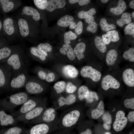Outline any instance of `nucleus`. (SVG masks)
I'll list each match as a JSON object with an SVG mask.
<instances>
[{
    "mask_svg": "<svg viewBox=\"0 0 134 134\" xmlns=\"http://www.w3.org/2000/svg\"><path fill=\"white\" fill-rule=\"evenodd\" d=\"M123 81L127 86H134V71L131 68H128L123 71L122 74Z\"/></svg>",
    "mask_w": 134,
    "mask_h": 134,
    "instance_id": "f3484780",
    "label": "nucleus"
},
{
    "mask_svg": "<svg viewBox=\"0 0 134 134\" xmlns=\"http://www.w3.org/2000/svg\"><path fill=\"white\" fill-rule=\"evenodd\" d=\"M29 77L26 71L13 76L10 83L11 88L18 89L24 87Z\"/></svg>",
    "mask_w": 134,
    "mask_h": 134,
    "instance_id": "9b49d317",
    "label": "nucleus"
},
{
    "mask_svg": "<svg viewBox=\"0 0 134 134\" xmlns=\"http://www.w3.org/2000/svg\"><path fill=\"white\" fill-rule=\"evenodd\" d=\"M79 0H68V1L70 3L73 4L78 2Z\"/></svg>",
    "mask_w": 134,
    "mask_h": 134,
    "instance_id": "680f3d73",
    "label": "nucleus"
},
{
    "mask_svg": "<svg viewBox=\"0 0 134 134\" xmlns=\"http://www.w3.org/2000/svg\"><path fill=\"white\" fill-rule=\"evenodd\" d=\"M15 47L6 46L0 49V61L7 59L12 53Z\"/></svg>",
    "mask_w": 134,
    "mask_h": 134,
    "instance_id": "393cba45",
    "label": "nucleus"
},
{
    "mask_svg": "<svg viewBox=\"0 0 134 134\" xmlns=\"http://www.w3.org/2000/svg\"><path fill=\"white\" fill-rule=\"evenodd\" d=\"M37 75L39 78L42 80H45L47 73L44 71L39 70L37 72Z\"/></svg>",
    "mask_w": 134,
    "mask_h": 134,
    "instance_id": "603ef678",
    "label": "nucleus"
},
{
    "mask_svg": "<svg viewBox=\"0 0 134 134\" xmlns=\"http://www.w3.org/2000/svg\"><path fill=\"white\" fill-rule=\"evenodd\" d=\"M63 48L65 49L67 56L70 60L73 61L75 58L74 49L71 46L68 44H65L63 45Z\"/></svg>",
    "mask_w": 134,
    "mask_h": 134,
    "instance_id": "f704fd0d",
    "label": "nucleus"
},
{
    "mask_svg": "<svg viewBox=\"0 0 134 134\" xmlns=\"http://www.w3.org/2000/svg\"><path fill=\"white\" fill-rule=\"evenodd\" d=\"M3 10L7 13L13 10L16 7V3L15 1L9 0H0Z\"/></svg>",
    "mask_w": 134,
    "mask_h": 134,
    "instance_id": "412c9836",
    "label": "nucleus"
},
{
    "mask_svg": "<svg viewBox=\"0 0 134 134\" xmlns=\"http://www.w3.org/2000/svg\"><path fill=\"white\" fill-rule=\"evenodd\" d=\"M35 5L38 8L41 10H44L46 7L47 0H33Z\"/></svg>",
    "mask_w": 134,
    "mask_h": 134,
    "instance_id": "79ce46f5",
    "label": "nucleus"
},
{
    "mask_svg": "<svg viewBox=\"0 0 134 134\" xmlns=\"http://www.w3.org/2000/svg\"><path fill=\"white\" fill-rule=\"evenodd\" d=\"M101 1L103 3H106L108 1V0H101Z\"/></svg>",
    "mask_w": 134,
    "mask_h": 134,
    "instance_id": "e2e57ef3",
    "label": "nucleus"
},
{
    "mask_svg": "<svg viewBox=\"0 0 134 134\" xmlns=\"http://www.w3.org/2000/svg\"><path fill=\"white\" fill-rule=\"evenodd\" d=\"M85 21L88 24L87 30L92 33H96L97 30L98 25L94 20V17L93 16H90L85 19Z\"/></svg>",
    "mask_w": 134,
    "mask_h": 134,
    "instance_id": "cd10ccee",
    "label": "nucleus"
},
{
    "mask_svg": "<svg viewBox=\"0 0 134 134\" xmlns=\"http://www.w3.org/2000/svg\"><path fill=\"white\" fill-rule=\"evenodd\" d=\"M22 14L25 17H28L34 20L39 21L40 19V13L35 9L31 6H25L23 7L22 10Z\"/></svg>",
    "mask_w": 134,
    "mask_h": 134,
    "instance_id": "dca6fc26",
    "label": "nucleus"
},
{
    "mask_svg": "<svg viewBox=\"0 0 134 134\" xmlns=\"http://www.w3.org/2000/svg\"><path fill=\"white\" fill-rule=\"evenodd\" d=\"M22 131V130L20 128L14 127L9 128L4 134H20Z\"/></svg>",
    "mask_w": 134,
    "mask_h": 134,
    "instance_id": "49530a36",
    "label": "nucleus"
},
{
    "mask_svg": "<svg viewBox=\"0 0 134 134\" xmlns=\"http://www.w3.org/2000/svg\"><path fill=\"white\" fill-rule=\"evenodd\" d=\"M3 27L5 33L11 37V39L15 36L19 32L17 23L11 17H7L5 19Z\"/></svg>",
    "mask_w": 134,
    "mask_h": 134,
    "instance_id": "6e6552de",
    "label": "nucleus"
},
{
    "mask_svg": "<svg viewBox=\"0 0 134 134\" xmlns=\"http://www.w3.org/2000/svg\"><path fill=\"white\" fill-rule=\"evenodd\" d=\"M132 19L131 14L128 12L124 13L122 14L121 18L118 19L116 22L120 27H122L125 24H128L130 23Z\"/></svg>",
    "mask_w": 134,
    "mask_h": 134,
    "instance_id": "c756f323",
    "label": "nucleus"
},
{
    "mask_svg": "<svg viewBox=\"0 0 134 134\" xmlns=\"http://www.w3.org/2000/svg\"><path fill=\"white\" fill-rule=\"evenodd\" d=\"M19 34L21 37L24 38L30 37L31 35V23L27 19L21 17L17 21Z\"/></svg>",
    "mask_w": 134,
    "mask_h": 134,
    "instance_id": "1a4fd4ad",
    "label": "nucleus"
},
{
    "mask_svg": "<svg viewBox=\"0 0 134 134\" xmlns=\"http://www.w3.org/2000/svg\"><path fill=\"white\" fill-rule=\"evenodd\" d=\"M16 120L11 115L8 114L2 110L0 111V122L2 126L12 125L15 123Z\"/></svg>",
    "mask_w": 134,
    "mask_h": 134,
    "instance_id": "6ab92c4d",
    "label": "nucleus"
},
{
    "mask_svg": "<svg viewBox=\"0 0 134 134\" xmlns=\"http://www.w3.org/2000/svg\"><path fill=\"white\" fill-rule=\"evenodd\" d=\"M94 40L95 46L98 50L102 53L105 52L107 49L106 44L104 43L102 37L96 36Z\"/></svg>",
    "mask_w": 134,
    "mask_h": 134,
    "instance_id": "7c9ffc66",
    "label": "nucleus"
},
{
    "mask_svg": "<svg viewBox=\"0 0 134 134\" xmlns=\"http://www.w3.org/2000/svg\"><path fill=\"white\" fill-rule=\"evenodd\" d=\"M79 134H92V132L91 129L87 128L85 130L81 132Z\"/></svg>",
    "mask_w": 134,
    "mask_h": 134,
    "instance_id": "4d7b16f0",
    "label": "nucleus"
},
{
    "mask_svg": "<svg viewBox=\"0 0 134 134\" xmlns=\"http://www.w3.org/2000/svg\"><path fill=\"white\" fill-rule=\"evenodd\" d=\"M127 119L131 122H134V111H132L129 112L127 116Z\"/></svg>",
    "mask_w": 134,
    "mask_h": 134,
    "instance_id": "5fc2aeb1",
    "label": "nucleus"
},
{
    "mask_svg": "<svg viewBox=\"0 0 134 134\" xmlns=\"http://www.w3.org/2000/svg\"><path fill=\"white\" fill-rule=\"evenodd\" d=\"M29 97L28 94L25 92H20L11 95L8 98L9 108L11 110L18 105L23 104Z\"/></svg>",
    "mask_w": 134,
    "mask_h": 134,
    "instance_id": "0eeeda50",
    "label": "nucleus"
},
{
    "mask_svg": "<svg viewBox=\"0 0 134 134\" xmlns=\"http://www.w3.org/2000/svg\"><path fill=\"white\" fill-rule=\"evenodd\" d=\"M26 92L30 94H38L42 93L44 88L41 85L29 77L24 86Z\"/></svg>",
    "mask_w": 134,
    "mask_h": 134,
    "instance_id": "f8f14e48",
    "label": "nucleus"
},
{
    "mask_svg": "<svg viewBox=\"0 0 134 134\" xmlns=\"http://www.w3.org/2000/svg\"><path fill=\"white\" fill-rule=\"evenodd\" d=\"M6 77L2 69L0 68V87H2L5 84L6 82Z\"/></svg>",
    "mask_w": 134,
    "mask_h": 134,
    "instance_id": "09e8293b",
    "label": "nucleus"
},
{
    "mask_svg": "<svg viewBox=\"0 0 134 134\" xmlns=\"http://www.w3.org/2000/svg\"><path fill=\"white\" fill-rule=\"evenodd\" d=\"M102 38L104 43L106 44H109L111 41L109 36L106 34H103Z\"/></svg>",
    "mask_w": 134,
    "mask_h": 134,
    "instance_id": "864d4df0",
    "label": "nucleus"
},
{
    "mask_svg": "<svg viewBox=\"0 0 134 134\" xmlns=\"http://www.w3.org/2000/svg\"><path fill=\"white\" fill-rule=\"evenodd\" d=\"M124 32L125 34L126 35L129 34L131 35H134V23H131L127 25L124 29Z\"/></svg>",
    "mask_w": 134,
    "mask_h": 134,
    "instance_id": "c03bdc74",
    "label": "nucleus"
},
{
    "mask_svg": "<svg viewBox=\"0 0 134 134\" xmlns=\"http://www.w3.org/2000/svg\"><path fill=\"white\" fill-rule=\"evenodd\" d=\"M90 1L89 0H79L78 2L80 5L83 6L88 4Z\"/></svg>",
    "mask_w": 134,
    "mask_h": 134,
    "instance_id": "6e6d98bb",
    "label": "nucleus"
},
{
    "mask_svg": "<svg viewBox=\"0 0 134 134\" xmlns=\"http://www.w3.org/2000/svg\"><path fill=\"white\" fill-rule=\"evenodd\" d=\"M106 34L109 36L111 41L116 42L118 41L120 39L118 33L116 30L108 31Z\"/></svg>",
    "mask_w": 134,
    "mask_h": 134,
    "instance_id": "a19ab883",
    "label": "nucleus"
},
{
    "mask_svg": "<svg viewBox=\"0 0 134 134\" xmlns=\"http://www.w3.org/2000/svg\"><path fill=\"white\" fill-rule=\"evenodd\" d=\"M83 29V24L81 21H79L76 24V27L75 29V31L76 34H80L82 32Z\"/></svg>",
    "mask_w": 134,
    "mask_h": 134,
    "instance_id": "8fccbe9b",
    "label": "nucleus"
},
{
    "mask_svg": "<svg viewBox=\"0 0 134 134\" xmlns=\"http://www.w3.org/2000/svg\"><path fill=\"white\" fill-rule=\"evenodd\" d=\"M2 27V24L1 21L0 20V31L1 30Z\"/></svg>",
    "mask_w": 134,
    "mask_h": 134,
    "instance_id": "0e129e2a",
    "label": "nucleus"
},
{
    "mask_svg": "<svg viewBox=\"0 0 134 134\" xmlns=\"http://www.w3.org/2000/svg\"><path fill=\"white\" fill-rule=\"evenodd\" d=\"M105 134H111V133L109 132H106Z\"/></svg>",
    "mask_w": 134,
    "mask_h": 134,
    "instance_id": "338daca9",
    "label": "nucleus"
},
{
    "mask_svg": "<svg viewBox=\"0 0 134 134\" xmlns=\"http://www.w3.org/2000/svg\"><path fill=\"white\" fill-rule=\"evenodd\" d=\"M55 78V74L52 72L49 73L47 74L45 80L48 82L53 81Z\"/></svg>",
    "mask_w": 134,
    "mask_h": 134,
    "instance_id": "3c124183",
    "label": "nucleus"
},
{
    "mask_svg": "<svg viewBox=\"0 0 134 134\" xmlns=\"http://www.w3.org/2000/svg\"><path fill=\"white\" fill-rule=\"evenodd\" d=\"M77 87L70 82H68L66 85L65 91L69 94H73L76 91Z\"/></svg>",
    "mask_w": 134,
    "mask_h": 134,
    "instance_id": "37998d69",
    "label": "nucleus"
},
{
    "mask_svg": "<svg viewBox=\"0 0 134 134\" xmlns=\"http://www.w3.org/2000/svg\"><path fill=\"white\" fill-rule=\"evenodd\" d=\"M66 84L64 81H58L53 86V88L57 94L63 93L65 90Z\"/></svg>",
    "mask_w": 134,
    "mask_h": 134,
    "instance_id": "72a5a7b5",
    "label": "nucleus"
},
{
    "mask_svg": "<svg viewBox=\"0 0 134 134\" xmlns=\"http://www.w3.org/2000/svg\"><path fill=\"white\" fill-rule=\"evenodd\" d=\"M59 117L57 111L53 106L47 107L38 117L31 120L33 123H58Z\"/></svg>",
    "mask_w": 134,
    "mask_h": 134,
    "instance_id": "7ed1b4c3",
    "label": "nucleus"
},
{
    "mask_svg": "<svg viewBox=\"0 0 134 134\" xmlns=\"http://www.w3.org/2000/svg\"><path fill=\"white\" fill-rule=\"evenodd\" d=\"M129 5L131 8L134 9V0H132L130 2Z\"/></svg>",
    "mask_w": 134,
    "mask_h": 134,
    "instance_id": "bf43d9fd",
    "label": "nucleus"
},
{
    "mask_svg": "<svg viewBox=\"0 0 134 134\" xmlns=\"http://www.w3.org/2000/svg\"><path fill=\"white\" fill-rule=\"evenodd\" d=\"M64 0H50L48 1L46 9L48 11L52 12L57 8L63 7L66 4Z\"/></svg>",
    "mask_w": 134,
    "mask_h": 134,
    "instance_id": "a211bd4d",
    "label": "nucleus"
},
{
    "mask_svg": "<svg viewBox=\"0 0 134 134\" xmlns=\"http://www.w3.org/2000/svg\"><path fill=\"white\" fill-rule=\"evenodd\" d=\"M80 74L83 77L89 78L96 82L100 81L102 75L99 71L89 66L83 67L81 70Z\"/></svg>",
    "mask_w": 134,
    "mask_h": 134,
    "instance_id": "9d476101",
    "label": "nucleus"
},
{
    "mask_svg": "<svg viewBox=\"0 0 134 134\" xmlns=\"http://www.w3.org/2000/svg\"><path fill=\"white\" fill-rule=\"evenodd\" d=\"M125 115V112L122 110H119L117 112L113 126V129L116 132L122 130L127 124L128 120Z\"/></svg>",
    "mask_w": 134,
    "mask_h": 134,
    "instance_id": "2eb2a0df",
    "label": "nucleus"
},
{
    "mask_svg": "<svg viewBox=\"0 0 134 134\" xmlns=\"http://www.w3.org/2000/svg\"><path fill=\"white\" fill-rule=\"evenodd\" d=\"M31 54L37 57L42 61H45L46 56L37 48L35 47H31L30 49Z\"/></svg>",
    "mask_w": 134,
    "mask_h": 134,
    "instance_id": "473e14b6",
    "label": "nucleus"
},
{
    "mask_svg": "<svg viewBox=\"0 0 134 134\" xmlns=\"http://www.w3.org/2000/svg\"><path fill=\"white\" fill-rule=\"evenodd\" d=\"M96 12L95 9L94 8H91L87 11H82L78 14V17L81 19H86L90 16H93Z\"/></svg>",
    "mask_w": 134,
    "mask_h": 134,
    "instance_id": "c9c22d12",
    "label": "nucleus"
},
{
    "mask_svg": "<svg viewBox=\"0 0 134 134\" xmlns=\"http://www.w3.org/2000/svg\"><path fill=\"white\" fill-rule=\"evenodd\" d=\"M28 61L23 50L19 47H16L12 53L6 60L7 64L13 74V77L26 71Z\"/></svg>",
    "mask_w": 134,
    "mask_h": 134,
    "instance_id": "f257e3e1",
    "label": "nucleus"
},
{
    "mask_svg": "<svg viewBox=\"0 0 134 134\" xmlns=\"http://www.w3.org/2000/svg\"><path fill=\"white\" fill-rule=\"evenodd\" d=\"M77 100L74 94H70L66 97L59 96L53 102V107L57 111L66 109L74 105Z\"/></svg>",
    "mask_w": 134,
    "mask_h": 134,
    "instance_id": "20e7f679",
    "label": "nucleus"
},
{
    "mask_svg": "<svg viewBox=\"0 0 134 134\" xmlns=\"http://www.w3.org/2000/svg\"><path fill=\"white\" fill-rule=\"evenodd\" d=\"M60 50V52L62 54L64 55H66V52L65 49L63 48H61Z\"/></svg>",
    "mask_w": 134,
    "mask_h": 134,
    "instance_id": "052dcab7",
    "label": "nucleus"
},
{
    "mask_svg": "<svg viewBox=\"0 0 134 134\" xmlns=\"http://www.w3.org/2000/svg\"><path fill=\"white\" fill-rule=\"evenodd\" d=\"M132 16L133 18H134V12L133 11L132 13Z\"/></svg>",
    "mask_w": 134,
    "mask_h": 134,
    "instance_id": "69168bd1",
    "label": "nucleus"
},
{
    "mask_svg": "<svg viewBox=\"0 0 134 134\" xmlns=\"http://www.w3.org/2000/svg\"><path fill=\"white\" fill-rule=\"evenodd\" d=\"M99 99V96L96 92L90 91L89 94L85 100L87 104H90L93 103L95 100H98Z\"/></svg>",
    "mask_w": 134,
    "mask_h": 134,
    "instance_id": "ea45409f",
    "label": "nucleus"
},
{
    "mask_svg": "<svg viewBox=\"0 0 134 134\" xmlns=\"http://www.w3.org/2000/svg\"><path fill=\"white\" fill-rule=\"evenodd\" d=\"M104 104L102 100L100 101L96 108L91 112V116L93 119H97L100 117L104 113Z\"/></svg>",
    "mask_w": 134,
    "mask_h": 134,
    "instance_id": "4be33fe9",
    "label": "nucleus"
},
{
    "mask_svg": "<svg viewBox=\"0 0 134 134\" xmlns=\"http://www.w3.org/2000/svg\"><path fill=\"white\" fill-rule=\"evenodd\" d=\"M123 58L125 60H128L132 62H134V48L131 47L125 51L123 55Z\"/></svg>",
    "mask_w": 134,
    "mask_h": 134,
    "instance_id": "4c0bfd02",
    "label": "nucleus"
},
{
    "mask_svg": "<svg viewBox=\"0 0 134 134\" xmlns=\"http://www.w3.org/2000/svg\"><path fill=\"white\" fill-rule=\"evenodd\" d=\"M119 82L112 75L108 74L102 78L101 82V86L104 90H108L110 88L118 89L120 86Z\"/></svg>",
    "mask_w": 134,
    "mask_h": 134,
    "instance_id": "4468645a",
    "label": "nucleus"
},
{
    "mask_svg": "<svg viewBox=\"0 0 134 134\" xmlns=\"http://www.w3.org/2000/svg\"><path fill=\"white\" fill-rule=\"evenodd\" d=\"M58 124L43 123L37 124L31 129L30 134H47L51 128L57 127Z\"/></svg>",
    "mask_w": 134,
    "mask_h": 134,
    "instance_id": "ddd939ff",
    "label": "nucleus"
},
{
    "mask_svg": "<svg viewBox=\"0 0 134 134\" xmlns=\"http://www.w3.org/2000/svg\"><path fill=\"white\" fill-rule=\"evenodd\" d=\"M62 72L66 76L74 78L78 76V72L77 69L71 65H67L64 66L62 69Z\"/></svg>",
    "mask_w": 134,
    "mask_h": 134,
    "instance_id": "aec40b11",
    "label": "nucleus"
},
{
    "mask_svg": "<svg viewBox=\"0 0 134 134\" xmlns=\"http://www.w3.org/2000/svg\"><path fill=\"white\" fill-rule=\"evenodd\" d=\"M118 57V53L114 49L109 50L107 54L106 62L107 64L109 66L113 65L116 62Z\"/></svg>",
    "mask_w": 134,
    "mask_h": 134,
    "instance_id": "b1692460",
    "label": "nucleus"
},
{
    "mask_svg": "<svg viewBox=\"0 0 134 134\" xmlns=\"http://www.w3.org/2000/svg\"><path fill=\"white\" fill-rule=\"evenodd\" d=\"M86 47L85 44L81 42L77 44L74 47V53L78 60H80L84 58V55L83 53L85 50Z\"/></svg>",
    "mask_w": 134,
    "mask_h": 134,
    "instance_id": "5701e85b",
    "label": "nucleus"
},
{
    "mask_svg": "<svg viewBox=\"0 0 134 134\" xmlns=\"http://www.w3.org/2000/svg\"><path fill=\"white\" fill-rule=\"evenodd\" d=\"M46 101L45 99L29 97L17 112V115L18 116L25 114Z\"/></svg>",
    "mask_w": 134,
    "mask_h": 134,
    "instance_id": "423d86ee",
    "label": "nucleus"
},
{
    "mask_svg": "<svg viewBox=\"0 0 134 134\" xmlns=\"http://www.w3.org/2000/svg\"><path fill=\"white\" fill-rule=\"evenodd\" d=\"M74 19L72 16L66 15L59 19L57 24L60 26L67 27L73 22Z\"/></svg>",
    "mask_w": 134,
    "mask_h": 134,
    "instance_id": "bb28decb",
    "label": "nucleus"
},
{
    "mask_svg": "<svg viewBox=\"0 0 134 134\" xmlns=\"http://www.w3.org/2000/svg\"><path fill=\"white\" fill-rule=\"evenodd\" d=\"M90 91L88 87L85 85H82L78 89L77 94L78 99L82 100L85 99L87 97Z\"/></svg>",
    "mask_w": 134,
    "mask_h": 134,
    "instance_id": "2f4dec72",
    "label": "nucleus"
},
{
    "mask_svg": "<svg viewBox=\"0 0 134 134\" xmlns=\"http://www.w3.org/2000/svg\"><path fill=\"white\" fill-rule=\"evenodd\" d=\"M127 6L125 2L123 0H119L118 2V6L115 7L111 8L110 11L116 15H119L122 13L125 10Z\"/></svg>",
    "mask_w": 134,
    "mask_h": 134,
    "instance_id": "a878e982",
    "label": "nucleus"
},
{
    "mask_svg": "<svg viewBox=\"0 0 134 134\" xmlns=\"http://www.w3.org/2000/svg\"><path fill=\"white\" fill-rule=\"evenodd\" d=\"M76 26V24L75 22H73L69 25V27L71 29H75Z\"/></svg>",
    "mask_w": 134,
    "mask_h": 134,
    "instance_id": "13d9d810",
    "label": "nucleus"
},
{
    "mask_svg": "<svg viewBox=\"0 0 134 134\" xmlns=\"http://www.w3.org/2000/svg\"><path fill=\"white\" fill-rule=\"evenodd\" d=\"M124 104L125 106L127 108L134 109V98L125 99L124 101Z\"/></svg>",
    "mask_w": 134,
    "mask_h": 134,
    "instance_id": "de8ad7c7",
    "label": "nucleus"
},
{
    "mask_svg": "<svg viewBox=\"0 0 134 134\" xmlns=\"http://www.w3.org/2000/svg\"><path fill=\"white\" fill-rule=\"evenodd\" d=\"M102 119L103 121V127L107 130H110L111 128L112 117L111 115L108 112L104 113L102 115Z\"/></svg>",
    "mask_w": 134,
    "mask_h": 134,
    "instance_id": "c85d7f7f",
    "label": "nucleus"
},
{
    "mask_svg": "<svg viewBox=\"0 0 134 134\" xmlns=\"http://www.w3.org/2000/svg\"><path fill=\"white\" fill-rule=\"evenodd\" d=\"M47 101L37 106L27 113L17 116L16 121H25L32 120L37 117L47 107Z\"/></svg>",
    "mask_w": 134,
    "mask_h": 134,
    "instance_id": "39448f33",
    "label": "nucleus"
},
{
    "mask_svg": "<svg viewBox=\"0 0 134 134\" xmlns=\"http://www.w3.org/2000/svg\"><path fill=\"white\" fill-rule=\"evenodd\" d=\"M64 42L65 44H69L71 40L75 39L77 37V35L71 31L65 32L64 34Z\"/></svg>",
    "mask_w": 134,
    "mask_h": 134,
    "instance_id": "58836bf2",
    "label": "nucleus"
},
{
    "mask_svg": "<svg viewBox=\"0 0 134 134\" xmlns=\"http://www.w3.org/2000/svg\"><path fill=\"white\" fill-rule=\"evenodd\" d=\"M82 115L81 111L76 105L66 109L59 118L58 126L65 129L71 128L79 122Z\"/></svg>",
    "mask_w": 134,
    "mask_h": 134,
    "instance_id": "f03ea898",
    "label": "nucleus"
},
{
    "mask_svg": "<svg viewBox=\"0 0 134 134\" xmlns=\"http://www.w3.org/2000/svg\"><path fill=\"white\" fill-rule=\"evenodd\" d=\"M100 24L101 29L105 31L115 29L116 28L114 24H108L106 19L104 18L101 19Z\"/></svg>",
    "mask_w": 134,
    "mask_h": 134,
    "instance_id": "e433bc0d",
    "label": "nucleus"
},
{
    "mask_svg": "<svg viewBox=\"0 0 134 134\" xmlns=\"http://www.w3.org/2000/svg\"><path fill=\"white\" fill-rule=\"evenodd\" d=\"M37 48L39 50H43L47 52H51L52 49L51 45L48 43H41L37 46Z\"/></svg>",
    "mask_w": 134,
    "mask_h": 134,
    "instance_id": "a18cd8bd",
    "label": "nucleus"
}]
</instances>
